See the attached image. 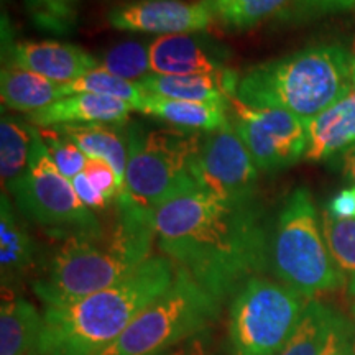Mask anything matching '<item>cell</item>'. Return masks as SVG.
<instances>
[{
	"mask_svg": "<svg viewBox=\"0 0 355 355\" xmlns=\"http://www.w3.org/2000/svg\"><path fill=\"white\" fill-rule=\"evenodd\" d=\"M155 242L178 268L225 300L270 268V227L259 201H225L194 188L159 206Z\"/></svg>",
	"mask_w": 355,
	"mask_h": 355,
	"instance_id": "cell-1",
	"label": "cell"
},
{
	"mask_svg": "<svg viewBox=\"0 0 355 355\" xmlns=\"http://www.w3.org/2000/svg\"><path fill=\"white\" fill-rule=\"evenodd\" d=\"M178 266L152 255L117 285L63 306H48L35 355H99L173 285Z\"/></svg>",
	"mask_w": 355,
	"mask_h": 355,
	"instance_id": "cell-2",
	"label": "cell"
},
{
	"mask_svg": "<svg viewBox=\"0 0 355 355\" xmlns=\"http://www.w3.org/2000/svg\"><path fill=\"white\" fill-rule=\"evenodd\" d=\"M354 74L355 55L344 44H311L243 71L235 99L285 109L309 122L347 94Z\"/></svg>",
	"mask_w": 355,
	"mask_h": 355,
	"instance_id": "cell-3",
	"label": "cell"
},
{
	"mask_svg": "<svg viewBox=\"0 0 355 355\" xmlns=\"http://www.w3.org/2000/svg\"><path fill=\"white\" fill-rule=\"evenodd\" d=\"M155 232L119 220L109 234L74 235L58 247L33 282L38 300L63 306L117 285L148 260Z\"/></svg>",
	"mask_w": 355,
	"mask_h": 355,
	"instance_id": "cell-4",
	"label": "cell"
},
{
	"mask_svg": "<svg viewBox=\"0 0 355 355\" xmlns=\"http://www.w3.org/2000/svg\"><path fill=\"white\" fill-rule=\"evenodd\" d=\"M128 158L123 188L117 196V219L152 229L159 206L199 188L191 175L202 133L180 128L127 125Z\"/></svg>",
	"mask_w": 355,
	"mask_h": 355,
	"instance_id": "cell-5",
	"label": "cell"
},
{
	"mask_svg": "<svg viewBox=\"0 0 355 355\" xmlns=\"http://www.w3.org/2000/svg\"><path fill=\"white\" fill-rule=\"evenodd\" d=\"M270 270L279 283L306 300L345 286L313 196L304 186L288 194L270 230Z\"/></svg>",
	"mask_w": 355,
	"mask_h": 355,
	"instance_id": "cell-6",
	"label": "cell"
},
{
	"mask_svg": "<svg viewBox=\"0 0 355 355\" xmlns=\"http://www.w3.org/2000/svg\"><path fill=\"white\" fill-rule=\"evenodd\" d=\"M222 300L178 268L173 285L133 319L99 355H163L204 334L220 313Z\"/></svg>",
	"mask_w": 355,
	"mask_h": 355,
	"instance_id": "cell-7",
	"label": "cell"
},
{
	"mask_svg": "<svg viewBox=\"0 0 355 355\" xmlns=\"http://www.w3.org/2000/svg\"><path fill=\"white\" fill-rule=\"evenodd\" d=\"M306 298L283 283L254 277L234 295L229 313L232 355H277L303 316Z\"/></svg>",
	"mask_w": 355,
	"mask_h": 355,
	"instance_id": "cell-8",
	"label": "cell"
},
{
	"mask_svg": "<svg viewBox=\"0 0 355 355\" xmlns=\"http://www.w3.org/2000/svg\"><path fill=\"white\" fill-rule=\"evenodd\" d=\"M8 196L21 214L63 241L74 235L104 232L94 211L84 206L71 180L55 166L38 128L35 130L28 170Z\"/></svg>",
	"mask_w": 355,
	"mask_h": 355,
	"instance_id": "cell-9",
	"label": "cell"
},
{
	"mask_svg": "<svg viewBox=\"0 0 355 355\" xmlns=\"http://www.w3.org/2000/svg\"><path fill=\"white\" fill-rule=\"evenodd\" d=\"M230 125L263 173L285 170L304 158L308 150V121L285 109L252 107L230 99Z\"/></svg>",
	"mask_w": 355,
	"mask_h": 355,
	"instance_id": "cell-10",
	"label": "cell"
},
{
	"mask_svg": "<svg viewBox=\"0 0 355 355\" xmlns=\"http://www.w3.org/2000/svg\"><path fill=\"white\" fill-rule=\"evenodd\" d=\"M259 168L234 127L202 133L193 158L191 175L199 188L225 201L257 199Z\"/></svg>",
	"mask_w": 355,
	"mask_h": 355,
	"instance_id": "cell-11",
	"label": "cell"
},
{
	"mask_svg": "<svg viewBox=\"0 0 355 355\" xmlns=\"http://www.w3.org/2000/svg\"><path fill=\"white\" fill-rule=\"evenodd\" d=\"M107 21L115 30L132 33H198L214 24L207 0H137L110 8Z\"/></svg>",
	"mask_w": 355,
	"mask_h": 355,
	"instance_id": "cell-12",
	"label": "cell"
},
{
	"mask_svg": "<svg viewBox=\"0 0 355 355\" xmlns=\"http://www.w3.org/2000/svg\"><path fill=\"white\" fill-rule=\"evenodd\" d=\"M2 60L56 84L71 83L97 68V58L74 44L53 40L15 42L6 17L2 20Z\"/></svg>",
	"mask_w": 355,
	"mask_h": 355,
	"instance_id": "cell-13",
	"label": "cell"
},
{
	"mask_svg": "<svg viewBox=\"0 0 355 355\" xmlns=\"http://www.w3.org/2000/svg\"><path fill=\"white\" fill-rule=\"evenodd\" d=\"M152 74H216L229 69L227 44L201 32L157 37L148 44Z\"/></svg>",
	"mask_w": 355,
	"mask_h": 355,
	"instance_id": "cell-14",
	"label": "cell"
},
{
	"mask_svg": "<svg viewBox=\"0 0 355 355\" xmlns=\"http://www.w3.org/2000/svg\"><path fill=\"white\" fill-rule=\"evenodd\" d=\"M132 110L135 109L128 102L121 99L91 94V92H79V94L64 96L63 99L53 102L48 107L28 114L26 119L38 128L66 125V123L122 125L128 121Z\"/></svg>",
	"mask_w": 355,
	"mask_h": 355,
	"instance_id": "cell-15",
	"label": "cell"
},
{
	"mask_svg": "<svg viewBox=\"0 0 355 355\" xmlns=\"http://www.w3.org/2000/svg\"><path fill=\"white\" fill-rule=\"evenodd\" d=\"M355 146V74L347 94L308 122L309 162H326Z\"/></svg>",
	"mask_w": 355,
	"mask_h": 355,
	"instance_id": "cell-16",
	"label": "cell"
},
{
	"mask_svg": "<svg viewBox=\"0 0 355 355\" xmlns=\"http://www.w3.org/2000/svg\"><path fill=\"white\" fill-rule=\"evenodd\" d=\"M241 74L225 69L216 74H152L137 83L145 92L168 99L230 102L237 94Z\"/></svg>",
	"mask_w": 355,
	"mask_h": 355,
	"instance_id": "cell-17",
	"label": "cell"
},
{
	"mask_svg": "<svg viewBox=\"0 0 355 355\" xmlns=\"http://www.w3.org/2000/svg\"><path fill=\"white\" fill-rule=\"evenodd\" d=\"M230 102H196L168 99L146 92L139 112L152 115L168 125L186 132L209 133L229 125Z\"/></svg>",
	"mask_w": 355,
	"mask_h": 355,
	"instance_id": "cell-18",
	"label": "cell"
},
{
	"mask_svg": "<svg viewBox=\"0 0 355 355\" xmlns=\"http://www.w3.org/2000/svg\"><path fill=\"white\" fill-rule=\"evenodd\" d=\"M43 316L35 306L17 293V288L2 286L0 306V355H35Z\"/></svg>",
	"mask_w": 355,
	"mask_h": 355,
	"instance_id": "cell-19",
	"label": "cell"
},
{
	"mask_svg": "<svg viewBox=\"0 0 355 355\" xmlns=\"http://www.w3.org/2000/svg\"><path fill=\"white\" fill-rule=\"evenodd\" d=\"M35 241L13 209L12 198L2 191L0 198V275L2 286L15 288L32 270Z\"/></svg>",
	"mask_w": 355,
	"mask_h": 355,
	"instance_id": "cell-20",
	"label": "cell"
},
{
	"mask_svg": "<svg viewBox=\"0 0 355 355\" xmlns=\"http://www.w3.org/2000/svg\"><path fill=\"white\" fill-rule=\"evenodd\" d=\"M0 96H2L3 109L33 114L51 105L53 102L63 99L66 94L61 84L20 68L12 61L2 60Z\"/></svg>",
	"mask_w": 355,
	"mask_h": 355,
	"instance_id": "cell-21",
	"label": "cell"
},
{
	"mask_svg": "<svg viewBox=\"0 0 355 355\" xmlns=\"http://www.w3.org/2000/svg\"><path fill=\"white\" fill-rule=\"evenodd\" d=\"M53 128L68 137L89 158L107 162L117 173L122 191L128 158L127 132H121L119 128L112 127V123H66V125H56Z\"/></svg>",
	"mask_w": 355,
	"mask_h": 355,
	"instance_id": "cell-22",
	"label": "cell"
},
{
	"mask_svg": "<svg viewBox=\"0 0 355 355\" xmlns=\"http://www.w3.org/2000/svg\"><path fill=\"white\" fill-rule=\"evenodd\" d=\"M37 127L2 109L0 117V176L3 193H10L28 170Z\"/></svg>",
	"mask_w": 355,
	"mask_h": 355,
	"instance_id": "cell-23",
	"label": "cell"
},
{
	"mask_svg": "<svg viewBox=\"0 0 355 355\" xmlns=\"http://www.w3.org/2000/svg\"><path fill=\"white\" fill-rule=\"evenodd\" d=\"M293 0H207L214 24L227 32H245L275 19Z\"/></svg>",
	"mask_w": 355,
	"mask_h": 355,
	"instance_id": "cell-24",
	"label": "cell"
},
{
	"mask_svg": "<svg viewBox=\"0 0 355 355\" xmlns=\"http://www.w3.org/2000/svg\"><path fill=\"white\" fill-rule=\"evenodd\" d=\"M337 311L309 300L298 326L277 355H321Z\"/></svg>",
	"mask_w": 355,
	"mask_h": 355,
	"instance_id": "cell-25",
	"label": "cell"
},
{
	"mask_svg": "<svg viewBox=\"0 0 355 355\" xmlns=\"http://www.w3.org/2000/svg\"><path fill=\"white\" fill-rule=\"evenodd\" d=\"M321 220L332 259L344 275L349 295L355 298V219H337L322 211Z\"/></svg>",
	"mask_w": 355,
	"mask_h": 355,
	"instance_id": "cell-26",
	"label": "cell"
},
{
	"mask_svg": "<svg viewBox=\"0 0 355 355\" xmlns=\"http://www.w3.org/2000/svg\"><path fill=\"white\" fill-rule=\"evenodd\" d=\"M97 68L130 83H140L152 76L148 44L139 40H127L114 44L97 60Z\"/></svg>",
	"mask_w": 355,
	"mask_h": 355,
	"instance_id": "cell-27",
	"label": "cell"
},
{
	"mask_svg": "<svg viewBox=\"0 0 355 355\" xmlns=\"http://www.w3.org/2000/svg\"><path fill=\"white\" fill-rule=\"evenodd\" d=\"M66 96L79 94V92H91V94L107 96L114 99L128 102L133 109H139L141 101L145 99L146 92L137 83L125 81V79L105 73L99 68L89 71L84 76L74 81L61 84Z\"/></svg>",
	"mask_w": 355,
	"mask_h": 355,
	"instance_id": "cell-28",
	"label": "cell"
},
{
	"mask_svg": "<svg viewBox=\"0 0 355 355\" xmlns=\"http://www.w3.org/2000/svg\"><path fill=\"white\" fill-rule=\"evenodd\" d=\"M38 132L42 135L44 145H46L48 153H50L55 166L68 180H73L74 176L84 171L89 157L76 144H73L68 137H64L63 133L58 132L53 127L38 128Z\"/></svg>",
	"mask_w": 355,
	"mask_h": 355,
	"instance_id": "cell-29",
	"label": "cell"
},
{
	"mask_svg": "<svg viewBox=\"0 0 355 355\" xmlns=\"http://www.w3.org/2000/svg\"><path fill=\"white\" fill-rule=\"evenodd\" d=\"M354 8L355 0H293L275 20L282 25H300Z\"/></svg>",
	"mask_w": 355,
	"mask_h": 355,
	"instance_id": "cell-30",
	"label": "cell"
},
{
	"mask_svg": "<svg viewBox=\"0 0 355 355\" xmlns=\"http://www.w3.org/2000/svg\"><path fill=\"white\" fill-rule=\"evenodd\" d=\"M33 20L46 30L69 28L74 21L73 6L78 0H25Z\"/></svg>",
	"mask_w": 355,
	"mask_h": 355,
	"instance_id": "cell-31",
	"label": "cell"
},
{
	"mask_svg": "<svg viewBox=\"0 0 355 355\" xmlns=\"http://www.w3.org/2000/svg\"><path fill=\"white\" fill-rule=\"evenodd\" d=\"M84 175H86L96 189L110 201H117L119 193H121V183H119L117 173L107 162L99 158H87L86 166H84Z\"/></svg>",
	"mask_w": 355,
	"mask_h": 355,
	"instance_id": "cell-32",
	"label": "cell"
},
{
	"mask_svg": "<svg viewBox=\"0 0 355 355\" xmlns=\"http://www.w3.org/2000/svg\"><path fill=\"white\" fill-rule=\"evenodd\" d=\"M355 326L344 314L337 313L321 355H354Z\"/></svg>",
	"mask_w": 355,
	"mask_h": 355,
	"instance_id": "cell-33",
	"label": "cell"
},
{
	"mask_svg": "<svg viewBox=\"0 0 355 355\" xmlns=\"http://www.w3.org/2000/svg\"><path fill=\"white\" fill-rule=\"evenodd\" d=\"M71 183H73V188L76 191L79 199L84 202V206H87L91 211H102L107 207V199L96 189V186L84 175V171L74 176Z\"/></svg>",
	"mask_w": 355,
	"mask_h": 355,
	"instance_id": "cell-34",
	"label": "cell"
},
{
	"mask_svg": "<svg viewBox=\"0 0 355 355\" xmlns=\"http://www.w3.org/2000/svg\"><path fill=\"white\" fill-rule=\"evenodd\" d=\"M326 211L337 219H355V184L339 191L327 204Z\"/></svg>",
	"mask_w": 355,
	"mask_h": 355,
	"instance_id": "cell-35",
	"label": "cell"
},
{
	"mask_svg": "<svg viewBox=\"0 0 355 355\" xmlns=\"http://www.w3.org/2000/svg\"><path fill=\"white\" fill-rule=\"evenodd\" d=\"M163 355H207L206 352V343H204V334L194 339L186 340L184 344L178 345V347L171 349L170 352Z\"/></svg>",
	"mask_w": 355,
	"mask_h": 355,
	"instance_id": "cell-36",
	"label": "cell"
},
{
	"mask_svg": "<svg viewBox=\"0 0 355 355\" xmlns=\"http://www.w3.org/2000/svg\"><path fill=\"white\" fill-rule=\"evenodd\" d=\"M343 173L349 181L355 184V146L343 153Z\"/></svg>",
	"mask_w": 355,
	"mask_h": 355,
	"instance_id": "cell-37",
	"label": "cell"
},
{
	"mask_svg": "<svg viewBox=\"0 0 355 355\" xmlns=\"http://www.w3.org/2000/svg\"><path fill=\"white\" fill-rule=\"evenodd\" d=\"M354 355H355V339H354Z\"/></svg>",
	"mask_w": 355,
	"mask_h": 355,
	"instance_id": "cell-38",
	"label": "cell"
},
{
	"mask_svg": "<svg viewBox=\"0 0 355 355\" xmlns=\"http://www.w3.org/2000/svg\"><path fill=\"white\" fill-rule=\"evenodd\" d=\"M354 55H355V48H354Z\"/></svg>",
	"mask_w": 355,
	"mask_h": 355,
	"instance_id": "cell-39",
	"label": "cell"
}]
</instances>
